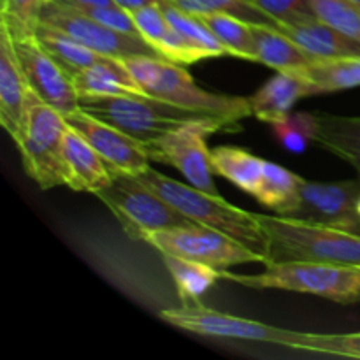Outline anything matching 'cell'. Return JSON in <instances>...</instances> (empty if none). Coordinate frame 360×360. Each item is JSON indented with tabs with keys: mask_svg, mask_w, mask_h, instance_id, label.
I'll return each instance as SVG.
<instances>
[{
	"mask_svg": "<svg viewBox=\"0 0 360 360\" xmlns=\"http://www.w3.org/2000/svg\"><path fill=\"white\" fill-rule=\"evenodd\" d=\"M266 236V266L273 262H322L360 267V234L281 214L255 213Z\"/></svg>",
	"mask_w": 360,
	"mask_h": 360,
	"instance_id": "cell-1",
	"label": "cell"
},
{
	"mask_svg": "<svg viewBox=\"0 0 360 360\" xmlns=\"http://www.w3.org/2000/svg\"><path fill=\"white\" fill-rule=\"evenodd\" d=\"M134 176L193 224L217 229L257 252H266V236L252 211L234 206L220 193L204 192L190 183L176 181L151 167Z\"/></svg>",
	"mask_w": 360,
	"mask_h": 360,
	"instance_id": "cell-2",
	"label": "cell"
},
{
	"mask_svg": "<svg viewBox=\"0 0 360 360\" xmlns=\"http://www.w3.org/2000/svg\"><path fill=\"white\" fill-rule=\"evenodd\" d=\"M122 60L141 90L150 97L171 102L190 111L220 116L234 123L252 116L248 97H234L204 90L183 69V65L160 56L146 55L127 56Z\"/></svg>",
	"mask_w": 360,
	"mask_h": 360,
	"instance_id": "cell-3",
	"label": "cell"
},
{
	"mask_svg": "<svg viewBox=\"0 0 360 360\" xmlns=\"http://www.w3.org/2000/svg\"><path fill=\"white\" fill-rule=\"evenodd\" d=\"M221 280L253 290H283L329 299L338 304L360 302V267L334 266L322 262H273L257 274H236L220 271Z\"/></svg>",
	"mask_w": 360,
	"mask_h": 360,
	"instance_id": "cell-4",
	"label": "cell"
},
{
	"mask_svg": "<svg viewBox=\"0 0 360 360\" xmlns=\"http://www.w3.org/2000/svg\"><path fill=\"white\" fill-rule=\"evenodd\" d=\"M79 109L123 130L141 143H148L190 122L213 115L190 111L150 95H105L79 97Z\"/></svg>",
	"mask_w": 360,
	"mask_h": 360,
	"instance_id": "cell-5",
	"label": "cell"
},
{
	"mask_svg": "<svg viewBox=\"0 0 360 360\" xmlns=\"http://www.w3.org/2000/svg\"><path fill=\"white\" fill-rule=\"evenodd\" d=\"M67 127L65 116L30 90L25 129L16 146L25 172L39 188L51 190L65 185Z\"/></svg>",
	"mask_w": 360,
	"mask_h": 360,
	"instance_id": "cell-6",
	"label": "cell"
},
{
	"mask_svg": "<svg viewBox=\"0 0 360 360\" xmlns=\"http://www.w3.org/2000/svg\"><path fill=\"white\" fill-rule=\"evenodd\" d=\"M160 319L176 329L197 334V336L218 338L232 341H255V343H271L278 347L292 348L304 352L308 333L290 330L283 327L269 326L252 319L229 315L218 309L206 308L199 301L183 302L178 308H169L160 311Z\"/></svg>",
	"mask_w": 360,
	"mask_h": 360,
	"instance_id": "cell-7",
	"label": "cell"
},
{
	"mask_svg": "<svg viewBox=\"0 0 360 360\" xmlns=\"http://www.w3.org/2000/svg\"><path fill=\"white\" fill-rule=\"evenodd\" d=\"M141 241L153 246L158 253L195 260V262L207 264L220 271L243 266V264L266 266L267 262L264 253L250 248L239 239L199 224L146 232Z\"/></svg>",
	"mask_w": 360,
	"mask_h": 360,
	"instance_id": "cell-8",
	"label": "cell"
},
{
	"mask_svg": "<svg viewBox=\"0 0 360 360\" xmlns=\"http://www.w3.org/2000/svg\"><path fill=\"white\" fill-rule=\"evenodd\" d=\"M239 123L213 116V118L190 122L162 137L144 144L150 160L172 165L181 172L190 185L210 193H218L211 167V150L207 148V136L218 130L238 127Z\"/></svg>",
	"mask_w": 360,
	"mask_h": 360,
	"instance_id": "cell-9",
	"label": "cell"
},
{
	"mask_svg": "<svg viewBox=\"0 0 360 360\" xmlns=\"http://www.w3.org/2000/svg\"><path fill=\"white\" fill-rule=\"evenodd\" d=\"M111 181L95 195L108 206L127 234L141 241L146 232L192 225L185 214L151 192L134 174L111 172Z\"/></svg>",
	"mask_w": 360,
	"mask_h": 360,
	"instance_id": "cell-10",
	"label": "cell"
},
{
	"mask_svg": "<svg viewBox=\"0 0 360 360\" xmlns=\"http://www.w3.org/2000/svg\"><path fill=\"white\" fill-rule=\"evenodd\" d=\"M39 21L65 32L70 37L83 42L84 46H88L102 56H115V58H127V56L137 55L160 56V53L150 42L144 41L141 35H130L112 30V28L98 23L88 14L72 9V7L62 6V4H56L53 0H46Z\"/></svg>",
	"mask_w": 360,
	"mask_h": 360,
	"instance_id": "cell-11",
	"label": "cell"
},
{
	"mask_svg": "<svg viewBox=\"0 0 360 360\" xmlns=\"http://www.w3.org/2000/svg\"><path fill=\"white\" fill-rule=\"evenodd\" d=\"M13 46L25 79L34 94L62 115L79 109V95L72 77L51 58L35 35L13 37Z\"/></svg>",
	"mask_w": 360,
	"mask_h": 360,
	"instance_id": "cell-12",
	"label": "cell"
},
{
	"mask_svg": "<svg viewBox=\"0 0 360 360\" xmlns=\"http://www.w3.org/2000/svg\"><path fill=\"white\" fill-rule=\"evenodd\" d=\"M360 178L338 183H302L301 197L288 218L329 225L360 234Z\"/></svg>",
	"mask_w": 360,
	"mask_h": 360,
	"instance_id": "cell-13",
	"label": "cell"
},
{
	"mask_svg": "<svg viewBox=\"0 0 360 360\" xmlns=\"http://www.w3.org/2000/svg\"><path fill=\"white\" fill-rule=\"evenodd\" d=\"M63 116L67 125L81 134L101 155L111 172L141 174L150 167L151 160L144 150V144L123 130L88 115L83 109H76Z\"/></svg>",
	"mask_w": 360,
	"mask_h": 360,
	"instance_id": "cell-14",
	"label": "cell"
},
{
	"mask_svg": "<svg viewBox=\"0 0 360 360\" xmlns=\"http://www.w3.org/2000/svg\"><path fill=\"white\" fill-rule=\"evenodd\" d=\"M30 86L23 76L13 46V35L0 21V123L18 143L25 129Z\"/></svg>",
	"mask_w": 360,
	"mask_h": 360,
	"instance_id": "cell-15",
	"label": "cell"
},
{
	"mask_svg": "<svg viewBox=\"0 0 360 360\" xmlns=\"http://www.w3.org/2000/svg\"><path fill=\"white\" fill-rule=\"evenodd\" d=\"M315 86L299 70H278L264 86L248 97L252 116L264 123L280 122L288 116L301 98L313 97Z\"/></svg>",
	"mask_w": 360,
	"mask_h": 360,
	"instance_id": "cell-16",
	"label": "cell"
},
{
	"mask_svg": "<svg viewBox=\"0 0 360 360\" xmlns=\"http://www.w3.org/2000/svg\"><path fill=\"white\" fill-rule=\"evenodd\" d=\"M65 185L74 192L97 193L111 181V169L81 134L67 127Z\"/></svg>",
	"mask_w": 360,
	"mask_h": 360,
	"instance_id": "cell-17",
	"label": "cell"
},
{
	"mask_svg": "<svg viewBox=\"0 0 360 360\" xmlns=\"http://www.w3.org/2000/svg\"><path fill=\"white\" fill-rule=\"evenodd\" d=\"M79 97H105V95H146L136 83L122 58L101 56L95 63L72 77Z\"/></svg>",
	"mask_w": 360,
	"mask_h": 360,
	"instance_id": "cell-18",
	"label": "cell"
},
{
	"mask_svg": "<svg viewBox=\"0 0 360 360\" xmlns=\"http://www.w3.org/2000/svg\"><path fill=\"white\" fill-rule=\"evenodd\" d=\"M278 28L315 58L360 56V42L341 34L319 18L292 25H278Z\"/></svg>",
	"mask_w": 360,
	"mask_h": 360,
	"instance_id": "cell-19",
	"label": "cell"
},
{
	"mask_svg": "<svg viewBox=\"0 0 360 360\" xmlns=\"http://www.w3.org/2000/svg\"><path fill=\"white\" fill-rule=\"evenodd\" d=\"M252 32L253 62L276 70H295L315 58L273 25L252 23Z\"/></svg>",
	"mask_w": 360,
	"mask_h": 360,
	"instance_id": "cell-20",
	"label": "cell"
},
{
	"mask_svg": "<svg viewBox=\"0 0 360 360\" xmlns=\"http://www.w3.org/2000/svg\"><path fill=\"white\" fill-rule=\"evenodd\" d=\"M319 132L315 143L357 171L360 178V116L316 112Z\"/></svg>",
	"mask_w": 360,
	"mask_h": 360,
	"instance_id": "cell-21",
	"label": "cell"
},
{
	"mask_svg": "<svg viewBox=\"0 0 360 360\" xmlns=\"http://www.w3.org/2000/svg\"><path fill=\"white\" fill-rule=\"evenodd\" d=\"M266 160L238 146H218L211 150L214 174L229 179L248 195H257L264 176Z\"/></svg>",
	"mask_w": 360,
	"mask_h": 360,
	"instance_id": "cell-22",
	"label": "cell"
},
{
	"mask_svg": "<svg viewBox=\"0 0 360 360\" xmlns=\"http://www.w3.org/2000/svg\"><path fill=\"white\" fill-rule=\"evenodd\" d=\"M309 79L316 95L336 94L360 86V56L313 58L301 69H295Z\"/></svg>",
	"mask_w": 360,
	"mask_h": 360,
	"instance_id": "cell-23",
	"label": "cell"
},
{
	"mask_svg": "<svg viewBox=\"0 0 360 360\" xmlns=\"http://www.w3.org/2000/svg\"><path fill=\"white\" fill-rule=\"evenodd\" d=\"M302 183H304V178H301L299 174L274 164V162L266 160L262 181H260L255 199L267 210L274 211L281 217H287L297 206Z\"/></svg>",
	"mask_w": 360,
	"mask_h": 360,
	"instance_id": "cell-24",
	"label": "cell"
},
{
	"mask_svg": "<svg viewBox=\"0 0 360 360\" xmlns=\"http://www.w3.org/2000/svg\"><path fill=\"white\" fill-rule=\"evenodd\" d=\"M34 35L41 42L42 48L51 55V58L70 77L77 76L81 70L90 67L91 63H95L102 56L97 51L88 48V46H84L83 42L70 37L65 32L58 30V28L51 27V25L42 23V21H39Z\"/></svg>",
	"mask_w": 360,
	"mask_h": 360,
	"instance_id": "cell-25",
	"label": "cell"
},
{
	"mask_svg": "<svg viewBox=\"0 0 360 360\" xmlns=\"http://www.w3.org/2000/svg\"><path fill=\"white\" fill-rule=\"evenodd\" d=\"M165 269L172 276L179 299L183 302L199 301L220 278V269L195 260L160 253Z\"/></svg>",
	"mask_w": 360,
	"mask_h": 360,
	"instance_id": "cell-26",
	"label": "cell"
},
{
	"mask_svg": "<svg viewBox=\"0 0 360 360\" xmlns=\"http://www.w3.org/2000/svg\"><path fill=\"white\" fill-rule=\"evenodd\" d=\"M214 37L227 48L229 55L253 62L252 23L229 13L195 14Z\"/></svg>",
	"mask_w": 360,
	"mask_h": 360,
	"instance_id": "cell-27",
	"label": "cell"
},
{
	"mask_svg": "<svg viewBox=\"0 0 360 360\" xmlns=\"http://www.w3.org/2000/svg\"><path fill=\"white\" fill-rule=\"evenodd\" d=\"M162 11H164L165 18L169 20V23L183 35V37L188 39L190 42L197 44L199 48L206 49L210 53L211 58L214 56H227L229 51L220 41L213 35V32L195 16V14H190L186 11L179 9L174 4H171L169 0H165L164 4H160ZM231 56V55H229Z\"/></svg>",
	"mask_w": 360,
	"mask_h": 360,
	"instance_id": "cell-28",
	"label": "cell"
},
{
	"mask_svg": "<svg viewBox=\"0 0 360 360\" xmlns=\"http://www.w3.org/2000/svg\"><path fill=\"white\" fill-rule=\"evenodd\" d=\"M273 134L278 143L290 153H304L309 143H315L319 132L316 112H290L280 122L273 123Z\"/></svg>",
	"mask_w": 360,
	"mask_h": 360,
	"instance_id": "cell-29",
	"label": "cell"
},
{
	"mask_svg": "<svg viewBox=\"0 0 360 360\" xmlns=\"http://www.w3.org/2000/svg\"><path fill=\"white\" fill-rule=\"evenodd\" d=\"M316 18L360 42V6L354 0H309Z\"/></svg>",
	"mask_w": 360,
	"mask_h": 360,
	"instance_id": "cell-30",
	"label": "cell"
},
{
	"mask_svg": "<svg viewBox=\"0 0 360 360\" xmlns=\"http://www.w3.org/2000/svg\"><path fill=\"white\" fill-rule=\"evenodd\" d=\"M179 9L190 14H210V13H229L243 18L250 23H262L276 27L269 16L257 9L250 0H169Z\"/></svg>",
	"mask_w": 360,
	"mask_h": 360,
	"instance_id": "cell-31",
	"label": "cell"
},
{
	"mask_svg": "<svg viewBox=\"0 0 360 360\" xmlns=\"http://www.w3.org/2000/svg\"><path fill=\"white\" fill-rule=\"evenodd\" d=\"M46 0H2L0 21L7 25L13 37L34 35Z\"/></svg>",
	"mask_w": 360,
	"mask_h": 360,
	"instance_id": "cell-32",
	"label": "cell"
},
{
	"mask_svg": "<svg viewBox=\"0 0 360 360\" xmlns=\"http://www.w3.org/2000/svg\"><path fill=\"white\" fill-rule=\"evenodd\" d=\"M304 352L333 357L360 359V333L320 334L308 333Z\"/></svg>",
	"mask_w": 360,
	"mask_h": 360,
	"instance_id": "cell-33",
	"label": "cell"
},
{
	"mask_svg": "<svg viewBox=\"0 0 360 360\" xmlns=\"http://www.w3.org/2000/svg\"><path fill=\"white\" fill-rule=\"evenodd\" d=\"M278 25H292L316 18L309 0H250Z\"/></svg>",
	"mask_w": 360,
	"mask_h": 360,
	"instance_id": "cell-34",
	"label": "cell"
},
{
	"mask_svg": "<svg viewBox=\"0 0 360 360\" xmlns=\"http://www.w3.org/2000/svg\"><path fill=\"white\" fill-rule=\"evenodd\" d=\"M129 13L136 21L141 37L150 42L155 49H157L158 42L171 32L172 25L169 23L160 6H146L136 11H129Z\"/></svg>",
	"mask_w": 360,
	"mask_h": 360,
	"instance_id": "cell-35",
	"label": "cell"
},
{
	"mask_svg": "<svg viewBox=\"0 0 360 360\" xmlns=\"http://www.w3.org/2000/svg\"><path fill=\"white\" fill-rule=\"evenodd\" d=\"M81 13L88 14L90 18L97 20L98 23L105 25V27L112 28V30L123 32V34L130 35H141L137 30V25L134 21L132 14L127 9H122L116 4H109V6H95L81 9Z\"/></svg>",
	"mask_w": 360,
	"mask_h": 360,
	"instance_id": "cell-36",
	"label": "cell"
},
{
	"mask_svg": "<svg viewBox=\"0 0 360 360\" xmlns=\"http://www.w3.org/2000/svg\"><path fill=\"white\" fill-rule=\"evenodd\" d=\"M56 4H62V6L72 7V9H86V7H95V6H109V4H115L112 0H53Z\"/></svg>",
	"mask_w": 360,
	"mask_h": 360,
	"instance_id": "cell-37",
	"label": "cell"
},
{
	"mask_svg": "<svg viewBox=\"0 0 360 360\" xmlns=\"http://www.w3.org/2000/svg\"><path fill=\"white\" fill-rule=\"evenodd\" d=\"M112 2H115L116 6L122 7V9L136 11L146 6H160V4H164L165 0H112Z\"/></svg>",
	"mask_w": 360,
	"mask_h": 360,
	"instance_id": "cell-38",
	"label": "cell"
},
{
	"mask_svg": "<svg viewBox=\"0 0 360 360\" xmlns=\"http://www.w3.org/2000/svg\"><path fill=\"white\" fill-rule=\"evenodd\" d=\"M357 211H359V214H360V197H359V202H357Z\"/></svg>",
	"mask_w": 360,
	"mask_h": 360,
	"instance_id": "cell-39",
	"label": "cell"
},
{
	"mask_svg": "<svg viewBox=\"0 0 360 360\" xmlns=\"http://www.w3.org/2000/svg\"><path fill=\"white\" fill-rule=\"evenodd\" d=\"M354 2H357V4H359V6H360V0H354Z\"/></svg>",
	"mask_w": 360,
	"mask_h": 360,
	"instance_id": "cell-40",
	"label": "cell"
}]
</instances>
